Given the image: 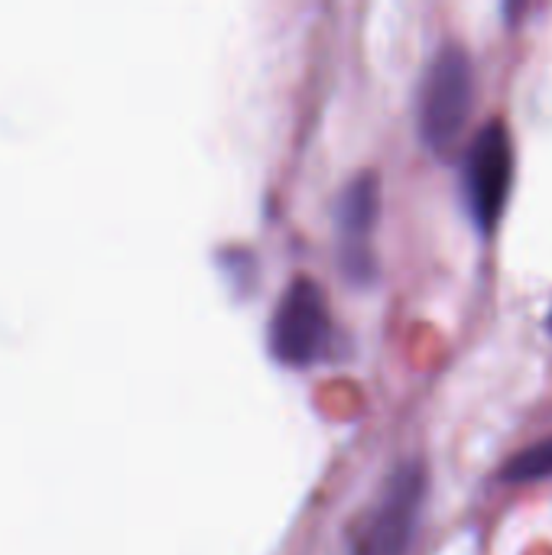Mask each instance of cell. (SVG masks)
Masks as SVG:
<instances>
[{"label": "cell", "instance_id": "obj_3", "mask_svg": "<svg viewBox=\"0 0 552 555\" xmlns=\"http://www.w3.org/2000/svg\"><path fill=\"white\" fill-rule=\"evenodd\" d=\"M462 182L472 221L482 234H491L501 224L514 189V143L501 120H488L475 133L465 153Z\"/></svg>", "mask_w": 552, "mask_h": 555}, {"label": "cell", "instance_id": "obj_1", "mask_svg": "<svg viewBox=\"0 0 552 555\" xmlns=\"http://www.w3.org/2000/svg\"><path fill=\"white\" fill-rule=\"evenodd\" d=\"M475 107V65L455 42L439 46L420 81L416 124L433 153H449L465 133Z\"/></svg>", "mask_w": 552, "mask_h": 555}, {"label": "cell", "instance_id": "obj_5", "mask_svg": "<svg viewBox=\"0 0 552 555\" xmlns=\"http://www.w3.org/2000/svg\"><path fill=\"white\" fill-rule=\"evenodd\" d=\"M381 218V179L377 172H358L338 195L335 224H338V267L342 273L368 286L377 276L374 260V228Z\"/></svg>", "mask_w": 552, "mask_h": 555}, {"label": "cell", "instance_id": "obj_2", "mask_svg": "<svg viewBox=\"0 0 552 555\" xmlns=\"http://www.w3.org/2000/svg\"><path fill=\"white\" fill-rule=\"evenodd\" d=\"M429 478L420 459L400 462L351 537V555H410Z\"/></svg>", "mask_w": 552, "mask_h": 555}, {"label": "cell", "instance_id": "obj_4", "mask_svg": "<svg viewBox=\"0 0 552 555\" xmlns=\"http://www.w3.org/2000/svg\"><path fill=\"white\" fill-rule=\"evenodd\" d=\"M332 338V315H329V299L325 289L309 280L296 276L270 319V351L283 367H309L322 351L329 348Z\"/></svg>", "mask_w": 552, "mask_h": 555}, {"label": "cell", "instance_id": "obj_6", "mask_svg": "<svg viewBox=\"0 0 552 555\" xmlns=\"http://www.w3.org/2000/svg\"><path fill=\"white\" fill-rule=\"evenodd\" d=\"M501 478L508 485H534V481L552 478V439H543L517 452L514 459H508V465L501 468Z\"/></svg>", "mask_w": 552, "mask_h": 555}]
</instances>
